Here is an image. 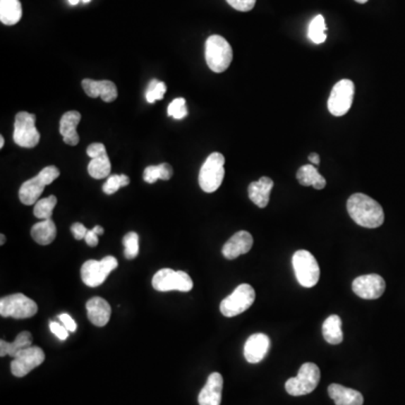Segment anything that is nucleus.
<instances>
[{
  "instance_id": "obj_1",
  "label": "nucleus",
  "mask_w": 405,
  "mask_h": 405,
  "mask_svg": "<svg viewBox=\"0 0 405 405\" xmlns=\"http://www.w3.org/2000/svg\"><path fill=\"white\" fill-rule=\"evenodd\" d=\"M347 211L353 222L363 228H380L385 219L383 207L380 202L361 193L351 195L348 198Z\"/></svg>"
},
{
  "instance_id": "obj_2",
  "label": "nucleus",
  "mask_w": 405,
  "mask_h": 405,
  "mask_svg": "<svg viewBox=\"0 0 405 405\" xmlns=\"http://www.w3.org/2000/svg\"><path fill=\"white\" fill-rule=\"evenodd\" d=\"M205 59L213 73H222L230 67L234 51L229 42L221 35H211L205 43Z\"/></svg>"
},
{
  "instance_id": "obj_3",
  "label": "nucleus",
  "mask_w": 405,
  "mask_h": 405,
  "mask_svg": "<svg viewBox=\"0 0 405 405\" xmlns=\"http://www.w3.org/2000/svg\"><path fill=\"white\" fill-rule=\"evenodd\" d=\"M225 158L222 153L213 152L200 168L198 183L202 192H217L224 179Z\"/></svg>"
},
{
  "instance_id": "obj_4",
  "label": "nucleus",
  "mask_w": 405,
  "mask_h": 405,
  "mask_svg": "<svg viewBox=\"0 0 405 405\" xmlns=\"http://www.w3.org/2000/svg\"><path fill=\"white\" fill-rule=\"evenodd\" d=\"M321 373L313 363H306L301 366L296 377L289 378L285 384L286 392L291 397L310 394L319 385Z\"/></svg>"
},
{
  "instance_id": "obj_5",
  "label": "nucleus",
  "mask_w": 405,
  "mask_h": 405,
  "mask_svg": "<svg viewBox=\"0 0 405 405\" xmlns=\"http://www.w3.org/2000/svg\"><path fill=\"white\" fill-rule=\"evenodd\" d=\"M295 276L300 285L311 289L320 279V267L317 259L306 250H298L291 258Z\"/></svg>"
},
{
  "instance_id": "obj_6",
  "label": "nucleus",
  "mask_w": 405,
  "mask_h": 405,
  "mask_svg": "<svg viewBox=\"0 0 405 405\" xmlns=\"http://www.w3.org/2000/svg\"><path fill=\"white\" fill-rule=\"evenodd\" d=\"M255 300V291L249 284H241L232 294L221 302L219 311L226 318H234L247 311Z\"/></svg>"
},
{
  "instance_id": "obj_7",
  "label": "nucleus",
  "mask_w": 405,
  "mask_h": 405,
  "mask_svg": "<svg viewBox=\"0 0 405 405\" xmlns=\"http://www.w3.org/2000/svg\"><path fill=\"white\" fill-rule=\"evenodd\" d=\"M37 303L24 294H13L0 300V315L13 319H30L37 313Z\"/></svg>"
},
{
  "instance_id": "obj_8",
  "label": "nucleus",
  "mask_w": 405,
  "mask_h": 405,
  "mask_svg": "<svg viewBox=\"0 0 405 405\" xmlns=\"http://www.w3.org/2000/svg\"><path fill=\"white\" fill-rule=\"evenodd\" d=\"M37 116L28 111H20L15 117L14 139L15 143L22 147H35L39 145L41 134L35 126Z\"/></svg>"
},
{
  "instance_id": "obj_9",
  "label": "nucleus",
  "mask_w": 405,
  "mask_h": 405,
  "mask_svg": "<svg viewBox=\"0 0 405 405\" xmlns=\"http://www.w3.org/2000/svg\"><path fill=\"white\" fill-rule=\"evenodd\" d=\"M117 266L119 261L113 255H107L99 261H86L81 267V279L89 287H98L113 270H116Z\"/></svg>"
},
{
  "instance_id": "obj_10",
  "label": "nucleus",
  "mask_w": 405,
  "mask_h": 405,
  "mask_svg": "<svg viewBox=\"0 0 405 405\" xmlns=\"http://www.w3.org/2000/svg\"><path fill=\"white\" fill-rule=\"evenodd\" d=\"M152 286L158 291H179L187 293L192 291L194 283L187 272L164 268L153 276Z\"/></svg>"
},
{
  "instance_id": "obj_11",
  "label": "nucleus",
  "mask_w": 405,
  "mask_h": 405,
  "mask_svg": "<svg viewBox=\"0 0 405 405\" xmlns=\"http://www.w3.org/2000/svg\"><path fill=\"white\" fill-rule=\"evenodd\" d=\"M355 85L349 79H342L334 85L327 100V109L333 116H344L353 105Z\"/></svg>"
},
{
  "instance_id": "obj_12",
  "label": "nucleus",
  "mask_w": 405,
  "mask_h": 405,
  "mask_svg": "<svg viewBox=\"0 0 405 405\" xmlns=\"http://www.w3.org/2000/svg\"><path fill=\"white\" fill-rule=\"evenodd\" d=\"M45 353L43 350L37 346H31L17 353L11 361V374L16 377H24L33 369L43 364Z\"/></svg>"
},
{
  "instance_id": "obj_13",
  "label": "nucleus",
  "mask_w": 405,
  "mask_h": 405,
  "mask_svg": "<svg viewBox=\"0 0 405 405\" xmlns=\"http://www.w3.org/2000/svg\"><path fill=\"white\" fill-rule=\"evenodd\" d=\"M384 278L377 274L361 276L353 282V291L363 300H377L385 291Z\"/></svg>"
},
{
  "instance_id": "obj_14",
  "label": "nucleus",
  "mask_w": 405,
  "mask_h": 405,
  "mask_svg": "<svg viewBox=\"0 0 405 405\" xmlns=\"http://www.w3.org/2000/svg\"><path fill=\"white\" fill-rule=\"evenodd\" d=\"M270 347V337L265 333H255L244 344V358L250 364H258L266 357Z\"/></svg>"
},
{
  "instance_id": "obj_15",
  "label": "nucleus",
  "mask_w": 405,
  "mask_h": 405,
  "mask_svg": "<svg viewBox=\"0 0 405 405\" xmlns=\"http://www.w3.org/2000/svg\"><path fill=\"white\" fill-rule=\"evenodd\" d=\"M253 246V236L247 231H239L223 246L222 253L224 258L234 260L240 255L249 253Z\"/></svg>"
},
{
  "instance_id": "obj_16",
  "label": "nucleus",
  "mask_w": 405,
  "mask_h": 405,
  "mask_svg": "<svg viewBox=\"0 0 405 405\" xmlns=\"http://www.w3.org/2000/svg\"><path fill=\"white\" fill-rule=\"evenodd\" d=\"M223 377L219 373H212L205 386L198 395L200 405H221L222 402Z\"/></svg>"
},
{
  "instance_id": "obj_17",
  "label": "nucleus",
  "mask_w": 405,
  "mask_h": 405,
  "mask_svg": "<svg viewBox=\"0 0 405 405\" xmlns=\"http://www.w3.org/2000/svg\"><path fill=\"white\" fill-rule=\"evenodd\" d=\"M83 88L89 97H102L105 103H111L117 98V87L109 80L96 81L92 79H83Z\"/></svg>"
},
{
  "instance_id": "obj_18",
  "label": "nucleus",
  "mask_w": 405,
  "mask_h": 405,
  "mask_svg": "<svg viewBox=\"0 0 405 405\" xmlns=\"http://www.w3.org/2000/svg\"><path fill=\"white\" fill-rule=\"evenodd\" d=\"M88 319L96 327H105L111 319V308L102 297H92L86 304Z\"/></svg>"
},
{
  "instance_id": "obj_19",
  "label": "nucleus",
  "mask_w": 405,
  "mask_h": 405,
  "mask_svg": "<svg viewBox=\"0 0 405 405\" xmlns=\"http://www.w3.org/2000/svg\"><path fill=\"white\" fill-rule=\"evenodd\" d=\"M81 121V114L77 111H70L64 113L60 121V134L64 138L66 145H75L79 143V135L77 126Z\"/></svg>"
},
{
  "instance_id": "obj_20",
  "label": "nucleus",
  "mask_w": 405,
  "mask_h": 405,
  "mask_svg": "<svg viewBox=\"0 0 405 405\" xmlns=\"http://www.w3.org/2000/svg\"><path fill=\"white\" fill-rule=\"evenodd\" d=\"M272 187H274V181L270 177H261L259 181H253L248 187L250 200L258 207H266L270 204Z\"/></svg>"
},
{
  "instance_id": "obj_21",
  "label": "nucleus",
  "mask_w": 405,
  "mask_h": 405,
  "mask_svg": "<svg viewBox=\"0 0 405 405\" xmlns=\"http://www.w3.org/2000/svg\"><path fill=\"white\" fill-rule=\"evenodd\" d=\"M329 397L334 401L336 405H363L364 397L361 392L344 387L339 384H331L327 387Z\"/></svg>"
},
{
  "instance_id": "obj_22",
  "label": "nucleus",
  "mask_w": 405,
  "mask_h": 405,
  "mask_svg": "<svg viewBox=\"0 0 405 405\" xmlns=\"http://www.w3.org/2000/svg\"><path fill=\"white\" fill-rule=\"evenodd\" d=\"M47 183L43 181L41 176L37 175L32 179H28L23 183L20 189V200L24 205H35L41 198L42 193L44 192Z\"/></svg>"
},
{
  "instance_id": "obj_23",
  "label": "nucleus",
  "mask_w": 405,
  "mask_h": 405,
  "mask_svg": "<svg viewBox=\"0 0 405 405\" xmlns=\"http://www.w3.org/2000/svg\"><path fill=\"white\" fill-rule=\"evenodd\" d=\"M32 238L41 246L52 243L56 236V223L52 219H41V222L33 225L31 230Z\"/></svg>"
},
{
  "instance_id": "obj_24",
  "label": "nucleus",
  "mask_w": 405,
  "mask_h": 405,
  "mask_svg": "<svg viewBox=\"0 0 405 405\" xmlns=\"http://www.w3.org/2000/svg\"><path fill=\"white\" fill-rule=\"evenodd\" d=\"M32 341H33V337L28 331L20 332L18 336L15 339L14 342H7L5 340H0V356L5 357V356H11L14 358L17 353L26 349V348L31 347Z\"/></svg>"
},
{
  "instance_id": "obj_25",
  "label": "nucleus",
  "mask_w": 405,
  "mask_h": 405,
  "mask_svg": "<svg viewBox=\"0 0 405 405\" xmlns=\"http://www.w3.org/2000/svg\"><path fill=\"white\" fill-rule=\"evenodd\" d=\"M297 181L302 186H313L318 191L325 188L327 185L325 177L320 175L313 164H304L296 174Z\"/></svg>"
},
{
  "instance_id": "obj_26",
  "label": "nucleus",
  "mask_w": 405,
  "mask_h": 405,
  "mask_svg": "<svg viewBox=\"0 0 405 405\" xmlns=\"http://www.w3.org/2000/svg\"><path fill=\"white\" fill-rule=\"evenodd\" d=\"M20 0H0V20L5 25H15L22 18Z\"/></svg>"
},
{
  "instance_id": "obj_27",
  "label": "nucleus",
  "mask_w": 405,
  "mask_h": 405,
  "mask_svg": "<svg viewBox=\"0 0 405 405\" xmlns=\"http://www.w3.org/2000/svg\"><path fill=\"white\" fill-rule=\"evenodd\" d=\"M342 321L339 315L333 314L327 318L323 322L322 333L325 341L330 344H341L344 340V333H342Z\"/></svg>"
},
{
  "instance_id": "obj_28",
  "label": "nucleus",
  "mask_w": 405,
  "mask_h": 405,
  "mask_svg": "<svg viewBox=\"0 0 405 405\" xmlns=\"http://www.w3.org/2000/svg\"><path fill=\"white\" fill-rule=\"evenodd\" d=\"M111 164L107 153H104L97 158L92 159L88 164V174L95 179H104L111 174Z\"/></svg>"
},
{
  "instance_id": "obj_29",
  "label": "nucleus",
  "mask_w": 405,
  "mask_h": 405,
  "mask_svg": "<svg viewBox=\"0 0 405 405\" xmlns=\"http://www.w3.org/2000/svg\"><path fill=\"white\" fill-rule=\"evenodd\" d=\"M327 30L325 17L322 15H318L314 17L308 26V39L315 44H322L327 40Z\"/></svg>"
},
{
  "instance_id": "obj_30",
  "label": "nucleus",
  "mask_w": 405,
  "mask_h": 405,
  "mask_svg": "<svg viewBox=\"0 0 405 405\" xmlns=\"http://www.w3.org/2000/svg\"><path fill=\"white\" fill-rule=\"evenodd\" d=\"M56 202L58 200L54 195L47 198H42L34 205V215L40 219H51Z\"/></svg>"
},
{
  "instance_id": "obj_31",
  "label": "nucleus",
  "mask_w": 405,
  "mask_h": 405,
  "mask_svg": "<svg viewBox=\"0 0 405 405\" xmlns=\"http://www.w3.org/2000/svg\"><path fill=\"white\" fill-rule=\"evenodd\" d=\"M139 236L135 232H128L123 239V244H124V255L125 258L134 259L139 255Z\"/></svg>"
},
{
  "instance_id": "obj_32",
  "label": "nucleus",
  "mask_w": 405,
  "mask_h": 405,
  "mask_svg": "<svg viewBox=\"0 0 405 405\" xmlns=\"http://www.w3.org/2000/svg\"><path fill=\"white\" fill-rule=\"evenodd\" d=\"M166 92V83L157 80V79H153V80H151V83H149L147 94H145L147 103L153 104L156 100L164 99Z\"/></svg>"
},
{
  "instance_id": "obj_33",
  "label": "nucleus",
  "mask_w": 405,
  "mask_h": 405,
  "mask_svg": "<svg viewBox=\"0 0 405 405\" xmlns=\"http://www.w3.org/2000/svg\"><path fill=\"white\" fill-rule=\"evenodd\" d=\"M130 183V178L126 175H113L109 177V179L104 183L103 192L106 195H113L122 188V187L128 186Z\"/></svg>"
},
{
  "instance_id": "obj_34",
  "label": "nucleus",
  "mask_w": 405,
  "mask_h": 405,
  "mask_svg": "<svg viewBox=\"0 0 405 405\" xmlns=\"http://www.w3.org/2000/svg\"><path fill=\"white\" fill-rule=\"evenodd\" d=\"M188 114L185 98H176L168 106V115L176 120H183Z\"/></svg>"
},
{
  "instance_id": "obj_35",
  "label": "nucleus",
  "mask_w": 405,
  "mask_h": 405,
  "mask_svg": "<svg viewBox=\"0 0 405 405\" xmlns=\"http://www.w3.org/2000/svg\"><path fill=\"white\" fill-rule=\"evenodd\" d=\"M226 1L236 11H250L255 7L257 0H226Z\"/></svg>"
},
{
  "instance_id": "obj_36",
  "label": "nucleus",
  "mask_w": 405,
  "mask_h": 405,
  "mask_svg": "<svg viewBox=\"0 0 405 405\" xmlns=\"http://www.w3.org/2000/svg\"><path fill=\"white\" fill-rule=\"evenodd\" d=\"M143 179L145 183H155L160 179V168L159 166L147 167L143 172Z\"/></svg>"
},
{
  "instance_id": "obj_37",
  "label": "nucleus",
  "mask_w": 405,
  "mask_h": 405,
  "mask_svg": "<svg viewBox=\"0 0 405 405\" xmlns=\"http://www.w3.org/2000/svg\"><path fill=\"white\" fill-rule=\"evenodd\" d=\"M50 330L52 331V333H54V336L58 337L60 340L64 341V340H67L68 337H69V330H68L67 327H64V325H59L56 322H51L50 323Z\"/></svg>"
},
{
  "instance_id": "obj_38",
  "label": "nucleus",
  "mask_w": 405,
  "mask_h": 405,
  "mask_svg": "<svg viewBox=\"0 0 405 405\" xmlns=\"http://www.w3.org/2000/svg\"><path fill=\"white\" fill-rule=\"evenodd\" d=\"M104 153L107 152H106V147L103 143H92L87 149V155L92 159L97 158V157L102 156Z\"/></svg>"
},
{
  "instance_id": "obj_39",
  "label": "nucleus",
  "mask_w": 405,
  "mask_h": 405,
  "mask_svg": "<svg viewBox=\"0 0 405 405\" xmlns=\"http://www.w3.org/2000/svg\"><path fill=\"white\" fill-rule=\"evenodd\" d=\"M71 232H73V238L75 240H85L88 229L85 225L81 224V223H75L71 226Z\"/></svg>"
},
{
  "instance_id": "obj_40",
  "label": "nucleus",
  "mask_w": 405,
  "mask_h": 405,
  "mask_svg": "<svg viewBox=\"0 0 405 405\" xmlns=\"http://www.w3.org/2000/svg\"><path fill=\"white\" fill-rule=\"evenodd\" d=\"M60 321H61L62 325L67 327L69 332H75L77 330V323H75V320L70 317L69 314L64 313L60 315Z\"/></svg>"
},
{
  "instance_id": "obj_41",
  "label": "nucleus",
  "mask_w": 405,
  "mask_h": 405,
  "mask_svg": "<svg viewBox=\"0 0 405 405\" xmlns=\"http://www.w3.org/2000/svg\"><path fill=\"white\" fill-rule=\"evenodd\" d=\"M159 168H160V179L169 181L170 178L172 177V174H174L172 167L169 164H159Z\"/></svg>"
},
{
  "instance_id": "obj_42",
  "label": "nucleus",
  "mask_w": 405,
  "mask_h": 405,
  "mask_svg": "<svg viewBox=\"0 0 405 405\" xmlns=\"http://www.w3.org/2000/svg\"><path fill=\"white\" fill-rule=\"evenodd\" d=\"M85 241L88 244L89 247H97L98 244V236L95 234L94 231L88 230L87 232L86 238H85Z\"/></svg>"
},
{
  "instance_id": "obj_43",
  "label": "nucleus",
  "mask_w": 405,
  "mask_h": 405,
  "mask_svg": "<svg viewBox=\"0 0 405 405\" xmlns=\"http://www.w3.org/2000/svg\"><path fill=\"white\" fill-rule=\"evenodd\" d=\"M308 160L312 162L313 164H320V156L318 153H311L310 156H308Z\"/></svg>"
},
{
  "instance_id": "obj_44",
  "label": "nucleus",
  "mask_w": 405,
  "mask_h": 405,
  "mask_svg": "<svg viewBox=\"0 0 405 405\" xmlns=\"http://www.w3.org/2000/svg\"><path fill=\"white\" fill-rule=\"evenodd\" d=\"M95 234H97V236H103L104 234V229L100 226V225H96L94 229H92Z\"/></svg>"
},
{
  "instance_id": "obj_45",
  "label": "nucleus",
  "mask_w": 405,
  "mask_h": 405,
  "mask_svg": "<svg viewBox=\"0 0 405 405\" xmlns=\"http://www.w3.org/2000/svg\"><path fill=\"white\" fill-rule=\"evenodd\" d=\"M68 1H69L70 5L75 6L78 5L80 0H68Z\"/></svg>"
},
{
  "instance_id": "obj_46",
  "label": "nucleus",
  "mask_w": 405,
  "mask_h": 405,
  "mask_svg": "<svg viewBox=\"0 0 405 405\" xmlns=\"http://www.w3.org/2000/svg\"><path fill=\"white\" fill-rule=\"evenodd\" d=\"M4 145H5V139H4V136H0V147L3 149Z\"/></svg>"
},
{
  "instance_id": "obj_47",
  "label": "nucleus",
  "mask_w": 405,
  "mask_h": 405,
  "mask_svg": "<svg viewBox=\"0 0 405 405\" xmlns=\"http://www.w3.org/2000/svg\"><path fill=\"white\" fill-rule=\"evenodd\" d=\"M0 238H1V241H0V244H1V246H4L6 241L5 234H1V236H0Z\"/></svg>"
},
{
  "instance_id": "obj_48",
  "label": "nucleus",
  "mask_w": 405,
  "mask_h": 405,
  "mask_svg": "<svg viewBox=\"0 0 405 405\" xmlns=\"http://www.w3.org/2000/svg\"><path fill=\"white\" fill-rule=\"evenodd\" d=\"M356 3L366 4L368 0H355Z\"/></svg>"
},
{
  "instance_id": "obj_49",
  "label": "nucleus",
  "mask_w": 405,
  "mask_h": 405,
  "mask_svg": "<svg viewBox=\"0 0 405 405\" xmlns=\"http://www.w3.org/2000/svg\"><path fill=\"white\" fill-rule=\"evenodd\" d=\"M81 1H83V3H85V4H88V3H90V1H92V0H81Z\"/></svg>"
}]
</instances>
